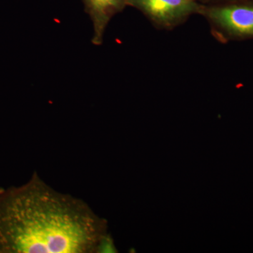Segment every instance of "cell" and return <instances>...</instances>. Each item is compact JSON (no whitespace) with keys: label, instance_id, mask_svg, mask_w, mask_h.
Masks as SVG:
<instances>
[{"label":"cell","instance_id":"obj_4","mask_svg":"<svg viewBox=\"0 0 253 253\" xmlns=\"http://www.w3.org/2000/svg\"><path fill=\"white\" fill-rule=\"evenodd\" d=\"M85 11L90 16L94 25L93 44H102L106 28L111 18L121 13L128 6V0H83Z\"/></svg>","mask_w":253,"mask_h":253},{"label":"cell","instance_id":"obj_5","mask_svg":"<svg viewBox=\"0 0 253 253\" xmlns=\"http://www.w3.org/2000/svg\"><path fill=\"white\" fill-rule=\"evenodd\" d=\"M228 1V0H202L201 4H217V3L222 2V1Z\"/></svg>","mask_w":253,"mask_h":253},{"label":"cell","instance_id":"obj_2","mask_svg":"<svg viewBox=\"0 0 253 253\" xmlns=\"http://www.w3.org/2000/svg\"><path fill=\"white\" fill-rule=\"evenodd\" d=\"M199 15L206 18L219 42L253 39V0L203 4Z\"/></svg>","mask_w":253,"mask_h":253},{"label":"cell","instance_id":"obj_6","mask_svg":"<svg viewBox=\"0 0 253 253\" xmlns=\"http://www.w3.org/2000/svg\"><path fill=\"white\" fill-rule=\"evenodd\" d=\"M193 1H196V2L201 3V1H202V0H193Z\"/></svg>","mask_w":253,"mask_h":253},{"label":"cell","instance_id":"obj_1","mask_svg":"<svg viewBox=\"0 0 253 253\" xmlns=\"http://www.w3.org/2000/svg\"><path fill=\"white\" fill-rule=\"evenodd\" d=\"M107 230L89 205L36 172L23 185L0 188V253H96Z\"/></svg>","mask_w":253,"mask_h":253},{"label":"cell","instance_id":"obj_3","mask_svg":"<svg viewBox=\"0 0 253 253\" xmlns=\"http://www.w3.org/2000/svg\"><path fill=\"white\" fill-rule=\"evenodd\" d=\"M202 5L193 0H128V6L139 10L161 30L174 29L193 15H199Z\"/></svg>","mask_w":253,"mask_h":253}]
</instances>
